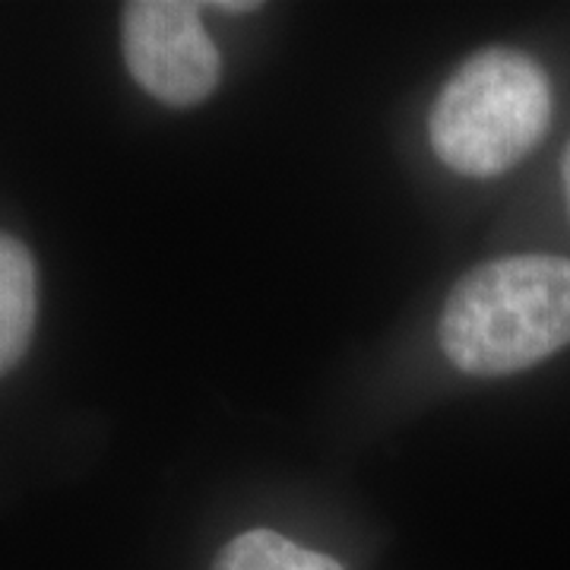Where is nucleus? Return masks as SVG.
Wrapping results in <instances>:
<instances>
[{
    "label": "nucleus",
    "mask_w": 570,
    "mask_h": 570,
    "mask_svg": "<svg viewBox=\"0 0 570 570\" xmlns=\"http://www.w3.org/2000/svg\"><path fill=\"white\" fill-rule=\"evenodd\" d=\"M441 348L472 377H504L570 346V261L504 257L469 269L441 314Z\"/></svg>",
    "instance_id": "obj_1"
},
{
    "label": "nucleus",
    "mask_w": 570,
    "mask_h": 570,
    "mask_svg": "<svg viewBox=\"0 0 570 570\" xmlns=\"http://www.w3.org/2000/svg\"><path fill=\"white\" fill-rule=\"evenodd\" d=\"M551 121V86L530 55L491 45L453 70L428 115L431 149L450 171L494 178L520 165Z\"/></svg>",
    "instance_id": "obj_2"
},
{
    "label": "nucleus",
    "mask_w": 570,
    "mask_h": 570,
    "mask_svg": "<svg viewBox=\"0 0 570 570\" xmlns=\"http://www.w3.org/2000/svg\"><path fill=\"white\" fill-rule=\"evenodd\" d=\"M124 61L156 102L190 108L213 96L223 61L204 29V3L134 0L121 17Z\"/></svg>",
    "instance_id": "obj_3"
},
{
    "label": "nucleus",
    "mask_w": 570,
    "mask_h": 570,
    "mask_svg": "<svg viewBox=\"0 0 570 570\" xmlns=\"http://www.w3.org/2000/svg\"><path fill=\"white\" fill-rule=\"evenodd\" d=\"M36 326V264L13 235L0 232V374L20 362Z\"/></svg>",
    "instance_id": "obj_4"
},
{
    "label": "nucleus",
    "mask_w": 570,
    "mask_h": 570,
    "mask_svg": "<svg viewBox=\"0 0 570 570\" xmlns=\"http://www.w3.org/2000/svg\"><path fill=\"white\" fill-rule=\"evenodd\" d=\"M213 570H346L324 551L295 546L273 530H247L216 554Z\"/></svg>",
    "instance_id": "obj_5"
},
{
    "label": "nucleus",
    "mask_w": 570,
    "mask_h": 570,
    "mask_svg": "<svg viewBox=\"0 0 570 570\" xmlns=\"http://www.w3.org/2000/svg\"><path fill=\"white\" fill-rule=\"evenodd\" d=\"M209 10H223V13H254V10H261V3H254V0H245V3L225 0V3H209Z\"/></svg>",
    "instance_id": "obj_6"
},
{
    "label": "nucleus",
    "mask_w": 570,
    "mask_h": 570,
    "mask_svg": "<svg viewBox=\"0 0 570 570\" xmlns=\"http://www.w3.org/2000/svg\"><path fill=\"white\" fill-rule=\"evenodd\" d=\"M561 178H564V197H568V213H570V142L564 149V163H561Z\"/></svg>",
    "instance_id": "obj_7"
}]
</instances>
